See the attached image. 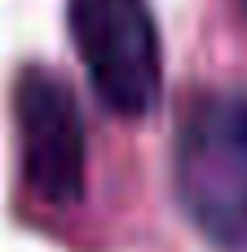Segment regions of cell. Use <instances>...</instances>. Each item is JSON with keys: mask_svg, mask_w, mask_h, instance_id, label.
I'll list each match as a JSON object with an SVG mask.
<instances>
[{"mask_svg": "<svg viewBox=\"0 0 247 252\" xmlns=\"http://www.w3.org/2000/svg\"><path fill=\"white\" fill-rule=\"evenodd\" d=\"M66 13L97 97L124 120L150 115L164 89V58L146 0H71Z\"/></svg>", "mask_w": 247, "mask_h": 252, "instance_id": "7a4b0ae2", "label": "cell"}, {"mask_svg": "<svg viewBox=\"0 0 247 252\" xmlns=\"http://www.w3.org/2000/svg\"><path fill=\"white\" fill-rule=\"evenodd\" d=\"M243 18H247V0H243Z\"/></svg>", "mask_w": 247, "mask_h": 252, "instance_id": "277c9868", "label": "cell"}, {"mask_svg": "<svg viewBox=\"0 0 247 252\" xmlns=\"http://www.w3.org/2000/svg\"><path fill=\"white\" fill-rule=\"evenodd\" d=\"M177 195L217 248L247 252V93L194 97L177 133Z\"/></svg>", "mask_w": 247, "mask_h": 252, "instance_id": "6da1fadb", "label": "cell"}, {"mask_svg": "<svg viewBox=\"0 0 247 252\" xmlns=\"http://www.w3.org/2000/svg\"><path fill=\"white\" fill-rule=\"evenodd\" d=\"M22 177L35 199L66 208L84 195V120L71 89L44 71L27 66L13 89Z\"/></svg>", "mask_w": 247, "mask_h": 252, "instance_id": "3957f363", "label": "cell"}]
</instances>
